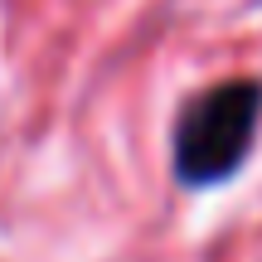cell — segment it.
<instances>
[{"label": "cell", "instance_id": "1", "mask_svg": "<svg viewBox=\"0 0 262 262\" xmlns=\"http://www.w3.org/2000/svg\"><path fill=\"white\" fill-rule=\"evenodd\" d=\"M262 117V83L238 78L199 93L175 122V175L185 185H219L248 160Z\"/></svg>", "mask_w": 262, "mask_h": 262}]
</instances>
